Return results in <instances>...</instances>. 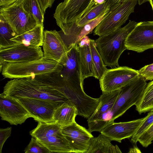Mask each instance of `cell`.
<instances>
[{
	"instance_id": "1",
	"label": "cell",
	"mask_w": 153,
	"mask_h": 153,
	"mask_svg": "<svg viewBox=\"0 0 153 153\" xmlns=\"http://www.w3.org/2000/svg\"><path fill=\"white\" fill-rule=\"evenodd\" d=\"M59 73L13 79L5 85L2 93L15 99L22 98L38 99L60 105L65 103H71L60 92L61 81Z\"/></svg>"
},
{
	"instance_id": "2",
	"label": "cell",
	"mask_w": 153,
	"mask_h": 153,
	"mask_svg": "<svg viewBox=\"0 0 153 153\" xmlns=\"http://www.w3.org/2000/svg\"><path fill=\"white\" fill-rule=\"evenodd\" d=\"M138 23L130 20L124 27L100 36L95 40L97 49L106 66L112 68L119 66V58L127 49L126 39Z\"/></svg>"
},
{
	"instance_id": "3",
	"label": "cell",
	"mask_w": 153,
	"mask_h": 153,
	"mask_svg": "<svg viewBox=\"0 0 153 153\" xmlns=\"http://www.w3.org/2000/svg\"><path fill=\"white\" fill-rule=\"evenodd\" d=\"M62 68L60 63L43 56L28 62H7L0 68V70L4 77L13 79L59 73Z\"/></svg>"
},
{
	"instance_id": "4",
	"label": "cell",
	"mask_w": 153,
	"mask_h": 153,
	"mask_svg": "<svg viewBox=\"0 0 153 153\" xmlns=\"http://www.w3.org/2000/svg\"><path fill=\"white\" fill-rule=\"evenodd\" d=\"M97 4L95 0H64L57 6L53 14L64 34Z\"/></svg>"
},
{
	"instance_id": "5",
	"label": "cell",
	"mask_w": 153,
	"mask_h": 153,
	"mask_svg": "<svg viewBox=\"0 0 153 153\" xmlns=\"http://www.w3.org/2000/svg\"><path fill=\"white\" fill-rule=\"evenodd\" d=\"M38 123L36 127L30 132L32 137L52 153L73 152L68 141L62 133V126L55 122Z\"/></svg>"
},
{
	"instance_id": "6",
	"label": "cell",
	"mask_w": 153,
	"mask_h": 153,
	"mask_svg": "<svg viewBox=\"0 0 153 153\" xmlns=\"http://www.w3.org/2000/svg\"><path fill=\"white\" fill-rule=\"evenodd\" d=\"M147 83L144 78L139 75L120 89V93L110 111L109 123L123 115L137 103L141 98Z\"/></svg>"
},
{
	"instance_id": "7",
	"label": "cell",
	"mask_w": 153,
	"mask_h": 153,
	"mask_svg": "<svg viewBox=\"0 0 153 153\" xmlns=\"http://www.w3.org/2000/svg\"><path fill=\"white\" fill-rule=\"evenodd\" d=\"M137 0H123L111 10L95 28L94 35L100 36L120 28L134 12Z\"/></svg>"
},
{
	"instance_id": "8",
	"label": "cell",
	"mask_w": 153,
	"mask_h": 153,
	"mask_svg": "<svg viewBox=\"0 0 153 153\" xmlns=\"http://www.w3.org/2000/svg\"><path fill=\"white\" fill-rule=\"evenodd\" d=\"M0 8V13L17 35L29 31L38 24L34 17L24 9L21 0L8 7Z\"/></svg>"
},
{
	"instance_id": "9",
	"label": "cell",
	"mask_w": 153,
	"mask_h": 153,
	"mask_svg": "<svg viewBox=\"0 0 153 153\" xmlns=\"http://www.w3.org/2000/svg\"><path fill=\"white\" fill-rule=\"evenodd\" d=\"M139 75L138 70L127 66L108 69L99 79L101 90L110 92L120 89Z\"/></svg>"
},
{
	"instance_id": "10",
	"label": "cell",
	"mask_w": 153,
	"mask_h": 153,
	"mask_svg": "<svg viewBox=\"0 0 153 153\" xmlns=\"http://www.w3.org/2000/svg\"><path fill=\"white\" fill-rule=\"evenodd\" d=\"M120 91V89L110 92H102L98 105L87 120L90 132H100L109 123V114Z\"/></svg>"
},
{
	"instance_id": "11",
	"label": "cell",
	"mask_w": 153,
	"mask_h": 153,
	"mask_svg": "<svg viewBox=\"0 0 153 153\" xmlns=\"http://www.w3.org/2000/svg\"><path fill=\"white\" fill-rule=\"evenodd\" d=\"M127 50L142 52L153 48V21L138 23L126 41Z\"/></svg>"
},
{
	"instance_id": "12",
	"label": "cell",
	"mask_w": 153,
	"mask_h": 153,
	"mask_svg": "<svg viewBox=\"0 0 153 153\" xmlns=\"http://www.w3.org/2000/svg\"><path fill=\"white\" fill-rule=\"evenodd\" d=\"M62 62V69L59 73L65 83L73 85L83 86L77 44L68 48Z\"/></svg>"
},
{
	"instance_id": "13",
	"label": "cell",
	"mask_w": 153,
	"mask_h": 153,
	"mask_svg": "<svg viewBox=\"0 0 153 153\" xmlns=\"http://www.w3.org/2000/svg\"><path fill=\"white\" fill-rule=\"evenodd\" d=\"M43 56L41 47H33L23 44L0 49V68L7 62H28Z\"/></svg>"
},
{
	"instance_id": "14",
	"label": "cell",
	"mask_w": 153,
	"mask_h": 153,
	"mask_svg": "<svg viewBox=\"0 0 153 153\" xmlns=\"http://www.w3.org/2000/svg\"><path fill=\"white\" fill-rule=\"evenodd\" d=\"M16 99L27 110L31 117L38 122H54V110L61 105L56 103L38 99L22 98Z\"/></svg>"
},
{
	"instance_id": "15",
	"label": "cell",
	"mask_w": 153,
	"mask_h": 153,
	"mask_svg": "<svg viewBox=\"0 0 153 153\" xmlns=\"http://www.w3.org/2000/svg\"><path fill=\"white\" fill-rule=\"evenodd\" d=\"M0 116L1 120L16 126L22 124L31 117L27 110L16 99L3 93L0 94Z\"/></svg>"
},
{
	"instance_id": "16",
	"label": "cell",
	"mask_w": 153,
	"mask_h": 153,
	"mask_svg": "<svg viewBox=\"0 0 153 153\" xmlns=\"http://www.w3.org/2000/svg\"><path fill=\"white\" fill-rule=\"evenodd\" d=\"M61 131L72 148L74 153H86L90 139L94 137L88 129L75 121L70 125L62 126Z\"/></svg>"
},
{
	"instance_id": "17",
	"label": "cell",
	"mask_w": 153,
	"mask_h": 153,
	"mask_svg": "<svg viewBox=\"0 0 153 153\" xmlns=\"http://www.w3.org/2000/svg\"><path fill=\"white\" fill-rule=\"evenodd\" d=\"M44 35L43 56L61 63L68 49L59 31L45 30Z\"/></svg>"
},
{
	"instance_id": "18",
	"label": "cell",
	"mask_w": 153,
	"mask_h": 153,
	"mask_svg": "<svg viewBox=\"0 0 153 153\" xmlns=\"http://www.w3.org/2000/svg\"><path fill=\"white\" fill-rule=\"evenodd\" d=\"M144 118L132 121L108 124L100 131L111 141L121 143L122 140L132 137L142 123Z\"/></svg>"
},
{
	"instance_id": "19",
	"label": "cell",
	"mask_w": 153,
	"mask_h": 153,
	"mask_svg": "<svg viewBox=\"0 0 153 153\" xmlns=\"http://www.w3.org/2000/svg\"><path fill=\"white\" fill-rule=\"evenodd\" d=\"M90 39L86 36L77 44L82 79L83 81L88 77L95 76L90 45Z\"/></svg>"
},
{
	"instance_id": "20",
	"label": "cell",
	"mask_w": 153,
	"mask_h": 153,
	"mask_svg": "<svg viewBox=\"0 0 153 153\" xmlns=\"http://www.w3.org/2000/svg\"><path fill=\"white\" fill-rule=\"evenodd\" d=\"M44 25L38 24L32 30L23 34L17 35L11 39L18 44L38 47L42 46L44 37Z\"/></svg>"
},
{
	"instance_id": "21",
	"label": "cell",
	"mask_w": 153,
	"mask_h": 153,
	"mask_svg": "<svg viewBox=\"0 0 153 153\" xmlns=\"http://www.w3.org/2000/svg\"><path fill=\"white\" fill-rule=\"evenodd\" d=\"M78 115L77 108L71 103H65L58 107L54 110L53 120L61 126L70 125L75 121Z\"/></svg>"
},
{
	"instance_id": "22",
	"label": "cell",
	"mask_w": 153,
	"mask_h": 153,
	"mask_svg": "<svg viewBox=\"0 0 153 153\" xmlns=\"http://www.w3.org/2000/svg\"><path fill=\"white\" fill-rule=\"evenodd\" d=\"M111 140L102 134L90 140L89 148L86 153H120L122 152L118 146L114 145Z\"/></svg>"
},
{
	"instance_id": "23",
	"label": "cell",
	"mask_w": 153,
	"mask_h": 153,
	"mask_svg": "<svg viewBox=\"0 0 153 153\" xmlns=\"http://www.w3.org/2000/svg\"><path fill=\"white\" fill-rule=\"evenodd\" d=\"M17 34L0 13V49L6 48L18 44L11 41Z\"/></svg>"
},
{
	"instance_id": "24",
	"label": "cell",
	"mask_w": 153,
	"mask_h": 153,
	"mask_svg": "<svg viewBox=\"0 0 153 153\" xmlns=\"http://www.w3.org/2000/svg\"><path fill=\"white\" fill-rule=\"evenodd\" d=\"M110 7L106 0L102 3L95 5L85 15L75 23L78 27H82L98 17L106 14L109 11Z\"/></svg>"
},
{
	"instance_id": "25",
	"label": "cell",
	"mask_w": 153,
	"mask_h": 153,
	"mask_svg": "<svg viewBox=\"0 0 153 153\" xmlns=\"http://www.w3.org/2000/svg\"><path fill=\"white\" fill-rule=\"evenodd\" d=\"M135 105L140 114L153 109V80L147 84L141 98Z\"/></svg>"
},
{
	"instance_id": "26",
	"label": "cell",
	"mask_w": 153,
	"mask_h": 153,
	"mask_svg": "<svg viewBox=\"0 0 153 153\" xmlns=\"http://www.w3.org/2000/svg\"><path fill=\"white\" fill-rule=\"evenodd\" d=\"M90 45L95 73L94 77L100 79L108 69L97 49L95 40L90 39Z\"/></svg>"
},
{
	"instance_id": "27",
	"label": "cell",
	"mask_w": 153,
	"mask_h": 153,
	"mask_svg": "<svg viewBox=\"0 0 153 153\" xmlns=\"http://www.w3.org/2000/svg\"><path fill=\"white\" fill-rule=\"evenodd\" d=\"M24 9L32 15L38 24H43L44 14L38 0H21Z\"/></svg>"
},
{
	"instance_id": "28",
	"label": "cell",
	"mask_w": 153,
	"mask_h": 153,
	"mask_svg": "<svg viewBox=\"0 0 153 153\" xmlns=\"http://www.w3.org/2000/svg\"><path fill=\"white\" fill-rule=\"evenodd\" d=\"M153 123V109L149 111L147 115L144 118L142 123L134 135L131 137V141L136 144L139 137Z\"/></svg>"
},
{
	"instance_id": "29",
	"label": "cell",
	"mask_w": 153,
	"mask_h": 153,
	"mask_svg": "<svg viewBox=\"0 0 153 153\" xmlns=\"http://www.w3.org/2000/svg\"><path fill=\"white\" fill-rule=\"evenodd\" d=\"M106 16V14L100 16L83 26L76 37L75 44H77L85 36L91 33Z\"/></svg>"
},
{
	"instance_id": "30",
	"label": "cell",
	"mask_w": 153,
	"mask_h": 153,
	"mask_svg": "<svg viewBox=\"0 0 153 153\" xmlns=\"http://www.w3.org/2000/svg\"><path fill=\"white\" fill-rule=\"evenodd\" d=\"M24 151L25 153H52L47 148L33 137Z\"/></svg>"
},
{
	"instance_id": "31",
	"label": "cell",
	"mask_w": 153,
	"mask_h": 153,
	"mask_svg": "<svg viewBox=\"0 0 153 153\" xmlns=\"http://www.w3.org/2000/svg\"><path fill=\"white\" fill-rule=\"evenodd\" d=\"M153 136V123L138 138L137 142L144 147H146L152 143Z\"/></svg>"
},
{
	"instance_id": "32",
	"label": "cell",
	"mask_w": 153,
	"mask_h": 153,
	"mask_svg": "<svg viewBox=\"0 0 153 153\" xmlns=\"http://www.w3.org/2000/svg\"><path fill=\"white\" fill-rule=\"evenodd\" d=\"M139 75L146 80H153V63L145 66L138 71Z\"/></svg>"
},
{
	"instance_id": "33",
	"label": "cell",
	"mask_w": 153,
	"mask_h": 153,
	"mask_svg": "<svg viewBox=\"0 0 153 153\" xmlns=\"http://www.w3.org/2000/svg\"><path fill=\"white\" fill-rule=\"evenodd\" d=\"M11 127L0 129V153H1L3 146L7 139L10 136Z\"/></svg>"
},
{
	"instance_id": "34",
	"label": "cell",
	"mask_w": 153,
	"mask_h": 153,
	"mask_svg": "<svg viewBox=\"0 0 153 153\" xmlns=\"http://www.w3.org/2000/svg\"><path fill=\"white\" fill-rule=\"evenodd\" d=\"M41 7L45 13L48 7H51L52 5L55 0H38Z\"/></svg>"
},
{
	"instance_id": "35",
	"label": "cell",
	"mask_w": 153,
	"mask_h": 153,
	"mask_svg": "<svg viewBox=\"0 0 153 153\" xmlns=\"http://www.w3.org/2000/svg\"><path fill=\"white\" fill-rule=\"evenodd\" d=\"M18 0H0V7H8L13 4Z\"/></svg>"
},
{
	"instance_id": "36",
	"label": "cell",
	"mask_w": 153,
	"mask_h": 153,
	"mask_svg": "<svg viewBox=\"0 0 153 153\" xmlns=\"http://www.w3.org/2000/svg\"><path fill=\"white\" fill-rule=\"evenodd\" d=\"M110 7L109 10H111L118 4L123 0H106Z\"/></svg>"
},
{
	"instance_id": "37",
	"label": "cell",
	"mask_w": 153,
	"mask_h": 153,
	"mask_svg": "<svg viewBox=\"0 0 153 153\" xmlns=\"http://www.w3.org/2000/svg\"><path fill=\"white\" fill-rule=\"evenodd\" d=\"M139 5H140L143 4L148 1V0H137Z\"/></svg>"
},
{
	"instance_id": "38",
	"label": "cell",
	"mask_w": 153,
	"mask_h": 153,
	"mask_svg": "<svg viewBox=\"0 0 153 153\" xmlns=\"http://www.w3.org/2000/svg\"><path fill=\"white\" fill-rule=\"evenodd\" d=\"M148 1L149 2L153 10V0H148Z\"/></svg>"
},
{
	"instance_id": "39",
	"label": "cell",
	"mask_w": 153,
	"mask_h": 153,
	"mask_svg": "<svg viewBox=\"0 0 153 153\" xmlns=\"http://www.w3.org/2000/svg\"><path fill=\"white\" fill-rule=\"evenodd\" d=\"M152 141L153 140V137H152Z\"/></svg>"
}]
</instances>
